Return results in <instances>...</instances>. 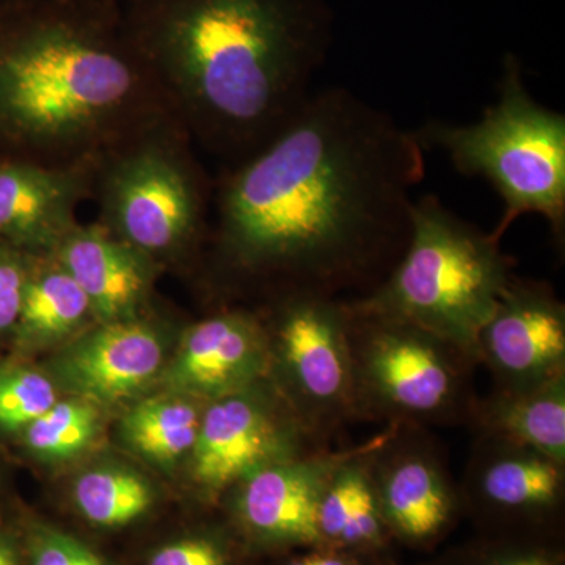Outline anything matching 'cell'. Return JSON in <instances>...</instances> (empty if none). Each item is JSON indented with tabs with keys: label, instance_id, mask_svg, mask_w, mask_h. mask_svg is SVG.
<instances>
[{
	"label": "cell",
	"instance_id": "1",
	"mask_svg": "<svg viewBox=\"0 0 565 565\" xmlns=\"http://www.w3.org/2000/svg\"><path fill=\"white\" fill-rule=\"evenodd\" d=\"M426 150L345 87L313 92L273 140L214 178L210 233L226 280L364 296L399 262Z\"/></svg>",
	"mask_w": 565,
	"mask_h": 565
},
{
	"label": "cell",
	"instance_id": "2",
	"mask_svg": "<svg viewBox=\"0 0 565 565\" xmlns=\"http://www.w3.org/2000/svg\"><path fill=\"white\" fill-rule=\"evenodd\" d=\"M122 24L167 109L222 167L292 120L333 40L327 0H126Z\"/></svg>",
	"mask_w": 565,
	"mask_h": 565
},
{
	"label": "cell",
	"instance_id": "3",
	"mask_svg": "<svg viewBox=\"0 0 565 565\" xmlns=\"http://www.w3.org/2000/svg\"><path fill=\"white\" fill-rule=\"evenodd\" d=\"M167 120L121 3L0 6V154L98 163Z\"/></svg>",
	"mask_w": 565,
	"mask_h": 565
},
{
	"label": "cell",
	"instance_id": "4",
	"mask_svg": "<svg viewBox=\"0 0 565 565\" xmlns=\"http://www.w3.org/2000/svg\"><path fill=\"white\" fill-rule=\"evenodd\" d=\"M500 243L448 210L435 193L415 196L411 237L399 262L370 292L348 300L416 323L476 359L479 330L515 277L514 262Z\"/></svg>",
	"mask_w": 565,
	"mask_h": 565
},
{
	"label": "cell",
	"instance_id": "5",
	"mask_svg": "<svg viewBox=\"0 0 565 565\" xmlns=\"http://www.w3.org/2000/svg\"><path fill=\"white\" fill-rule=\"evenodd\" d=\"M415 136L424 150H441L457 172L486 178L503 200L492 234L498 241L525 214L548 223L556 247L565 243V115L535 103L520 58L508 52L498 102L471 125L427 121Z\"/></svg>",
	"mask_w": 565,
	"mask_h": 565
},
{
	"label": "cell",
	"instance_id": "6",
	"mask_svg": "<svg viewBox=\"0 0 565 565\" xmlns=\"http://www.w3.org/2000/svg\"><path fill=\"white\" fill-rule=\"evenodd\" d=\"M212 193L191 137L167 120L102 158L92 200L95 222L159 267L207 239Z\"/></svg>",
	"mask_w": 565,
	"mask_h": 565
},
{
	"label": "cell",
	"instance_id": "7",
	"mask_svg": "<svg viewBox=\"0 0 565 565\" xmlns=\"http://www.w3.org/2000/svg\"><path fill=\"white\" fill-rule=\"evenodd\" d=\"M345 307L356 419L467 426L478 397L470 352L405 319Z\"/></svg>",
	"mask_w": 565,
	"mask_h": 565
},
{
	"label": "cell",
	"instance_id": "8",
	"mask_svg": "<svg viewBox=\"0 0 565 565\" xmlns=\"http://www.w3.org/2000/svg\"><path fill=\"white\" fill-rule=\"evenodd\" d=\"M262 319L267 379L308 433L330 446L345 424L356 422L345 299L286 294L270 300Z\"/></svg>",
	"mask_w": 565,
	"mask_h": 565
},
{
	"label": "cell",
	"instance_id": "9",
	"mask_svg": "<svg viewBox=\"0 0 565 565\" xmlns=\"http://www.w3.org/2000/svg\"><path fill=\"white\" fill-rule=\"evenodd\" d=\"M329 448L264 377L207 403L191 451L193 481L206 493H225L266 465Z\"/></svg>",
	"mask_w": 565,
	"mask_h": 565
},
{
	"label": "cell",
	"instance_id": "10",
	"mask_svg": "<svg viewBox=\"0 0 565 565\" xmlns=\"http://www.w3.org/2000/svg\"><path fill=\"white\" fill-rule=\"evenodd\" d=\"M476 359L493 388L516 390L565 375V305L550 282L512 278L479 330Z\"/></svg>",
	"mask_w": 565,
	"mask_h": 565
},
{
	"label": "cell",
	"instance_id": "11",
	"mask_svg": "<svg viewBox=\"0 0 565 565\" xmlns=\"http://www.w3.org/2000/svg\"><path fill=\"white\" fill-rule=\"evenodd\" d=\"M385 525L407 541H433L451 522L460 490L426 427L386 426L371 459Z\"/></svg>",
	"mask_w": 565,
	"mask_h": 565
},
{
	"label": "cell",
	"instance_id": "12",
	"mask_svg": "<svg viewBox=\"0 0 565 565\" xmlns=\"http://www.w3.org/2000/svg\"><path fill=\"white\" fill-rule=\"evenodd\" d=\"M96 166H50L0 154V243L50 255L92 200Z\"/></svg>",
	"mask_w": 565,
	"mask_h": 565
},
{
	"label": "cell",
	"instance_id": "13",
	"mask_svg": "<svg viewBox=\"0 0 565 565\" xmlns=\"http://www.w3.org/2000/svg\"><path fill=\"white\" fill-rule=\"evenodd\" d=\"M267 367L262 315L225 308L185 330L166 382L182 396L211 403L267 377Z\"/></svg>",
	"mask_w": 565,
	"mask_h": 565
},
{
	"label": "cell",
	"instance_id": "14",
	"mask_svg": "<svg viewBox=\"0 0 565 565\" xmlns=\"http://www.w3.org/2000/svg\"><path fill=\"white\" fill-rule=\"evenodd\" d=\"M348 449H322L253 471L232 489L237 519L253 535L274 544L321 545L319 498Z\"/></svg>",
	"mask_w": 565,
	"mask_h": 565
},
{
	"label": "cell",
	"instance_id": "15",
	"mask_svg": "<svg viewBox=\"0 0 565 565\" xmlns=\"http://www.w3.org/2000/svg\"><path fill=\"white\" fill-rule=\"evenodd\" d=\"M96 326L61 360L63 381L88 403L128 399L161 371V333L143 315Z\"/></svg>",
	"mask_w": 565,
	"mask_h": 565
},
{
	"label": "cell",
	"instance_id": "16",
	"mask_svg": "<svg viewBox=\"0 0 565 565\" xmlns=\"http://www.w3.org/2000/svg\"><path fill=\"white\" fill-rule=\"evenodd\" d=\"M50 255L81 286L96 322L145 315L158 266L98 222L77 223Z\"/></svg>",
	"mask_w": 565,
	"mask_h": 565
},
{
	"label": "cell",
	"instance_id": "17",
	"mask_svg": "<svg viewBox=\"0 0 565 565\" xmlns=\"http://www.w3.org/2000/svg\"><path fill=\"white\" fill-rule=\"evenodd\" d=\"M475 435L460 494L501 515H545L559 509L564 463L505 438Z\"/></svg>",
	"mask_w": 565,
	"mask_h": 565
},
{
	"label": "cell",
	"instance_id": "18",
	"mask_svg": "<svg viewBox=\"0 0 565 565\" xmlns=\"http://www.w3.org/2000/svg\"><path fill=\"white\" fill-rule=\"evenodd\" d=\"M467 426L565 465V375L527 388H492L476 397Z\"/></svg>",
	"mask_w": 565,
	"mask_h": 565
},
{
	"label": "cell",
	"instance_id": "19",
	"mask_svg": "<svg viewBox=\"0 0 565 565\" xmlns=\"http://www.w3.org/2000/svg\"><path fill=\"white\" fill-rule=\"evenodd\" d=\"M381 434L348 449L323 487L318 504V533L330 548H364L381 544L384 516L375 494L371 459Z\"/></svg>",
	"mask_w": 565,
	"mask_h": 565
},
{
	"label": "cell",
	"instance_id": "20",
	"mask_svg": "<svg viewBox=\"0 0 565 565\" xmlns=\"http://www.w3.org/2000/svg\"><path fill=\"white\" fill-rule=\"evenodd\" d=\"M96 322L81 286L52 258L32 256L20 318L13 334L22 345H43L79 332Z\"/></svg>",
	"mask_w": 565,
	"mask_h": 565
},
{
	"label": "cell",
	"instance_id": "21",
	"mask_svg": "<svg viewBox=\"0 0 565 565\" xmlns=\"http://www.w3.org/2000/svg\"><path fill=\"white\" fill-rule=\"evenodd\" d=\"M202 416L192 397H152L128 412L121 429L139 455L167 463L191 455Z\"/></svg>",
	"mask_w": 565,
	"mask_h": 565
},
{
	"label": "cell",
	"instance_id": "22",
	"mask_svg": "<svg viewBox=\"0 0 565 565\" xmlns=\"http://www.w3.org/2000/svg\"><path fill=\"white\" fill-rule=\"evenodd\" d=\"M74 501L81 514L98 526L128 525L152 503L150 486L132 471L96 468L74 484Z\"/></svg>",
	"mask_w": 565,
	"mask_h": 565
},
{
	"label": "cell",
	"instance_id": "23",
	"mask_svg": "<svg viewBox=\"0 0 565 565\" xmlns=\"http://www.w3.org/2000/svg\"><path fill=\"white\" fill-rule=\"evenodd\" d=\"M98 427V411L88 401H57L25 427L24 440L41 459H68L92 444Z\"/></svg>",
	"mask_w": 565,
	"mask_h": 565
},
{
	"label": "cell",
	"instance_id": "24",
	"mask_svg": "<svg viewBox=\"0 0 565 565\" xmlns=\"http://www.w3.org/2000/svg\"><path fill=\"white\" fill-rule=\"evenodd\" d=\"M57 403L46 375L25 367L0 370V430H24Z\"/></svg>",
	"mask_w": 565,
	"mask_h": 565
},
{
	"label": "cell",
	"instance_id": "25",
	"mask_svg": "<svg viewBox=\"0 0 565 565\" xmlns=\"http://www.w3.org/2000/svg\"><path fill=\"white\" fill-rule=\"evenodd\" d=\"M32 255L0 243V337L13 333L20 318Z\"/></svg>",
	"mask_w": 565,
	"mask_h": 565
},
{
	"label": "cell",
	"instance_id": "26",
	"mask_svg": "<svg viewBox=\"0 0 565 565\" xmlns=\"http://www.w3.org/2000/svg\"><path fill=\"white\" fill-rule=\"evenodd\" d=\"M32 565H104L95 553L68 535L43 533L33 542Z\"/></svg>",
	"mask_w": 565,
	"mask_h": 565
},
{
	"label": "cell",
	"instance_id": "27",
	"mask_svg": "<svg viewBox=\"0 0 565 565\" xmlns=\"http://www.w3.org/2000/svg\"><path fill=\"white\" fill-rule=\"evenodd\" d=\"M148 565H228L221 545L207 539H185L162 546Z\"/></svg>",
	"mask_w": 565,
	"mask_h": 565
},
{
	"label": "cell",
	"instance_id": "28",
	"mask_svg": "<svg viewBox=\"0 0 565 565\" xmlns=\"http://www.w3.org/2000/svg\"><path fill=\"white\" fill-rule=\"evenodd\" d=\"M486 565H557L552 557L535 552L511 553L497 557Z\"/></svg>",
	"mask_w": 565,
	"mask_h": 565
},
{
	"label": "cell",
	"instance_id": "29",
	"mask_svg": "<svg viewBox=\"0 0 565 565\" xmlns=\"http://www.w3.org/2000/svg\"><path fill=\"white\" fill-rule=\"evenodd\" d=\"M0 565H18L17 552L3 535H0Z\"/></svg>",
	"mask_w": 565,
	"mask_h": 565
},
{
	"label": "cell",
	"instance_id": "30",
	"mask_svg": "<svg viewBox=\"0 0 565 565\" xmlns=\"http://www.w3.org/2000/svg\"><path fill=\"white\" fill-rule=\"evenodd\" d=\"M36 2H111L125 3L126 0H0V6H13V3H36Z\"/></svg>",
	"mask_w": 565,
	"mask_h": 565
},
{
	"label": "cell",
	"instance_id": "31",
	"mask_svg": "<svg viewBox=\"0 0 565 565\" xmlns=\"http://www.w3.org/2000/svg\"><path fill=\"white\" fill-rule=\"evenodd\" d=\"M288 565H315L313 555L299 557V559H294Z\"/></svg>",
	"mask_w": 565,
	"mask_h": 565
}]
</instances>
